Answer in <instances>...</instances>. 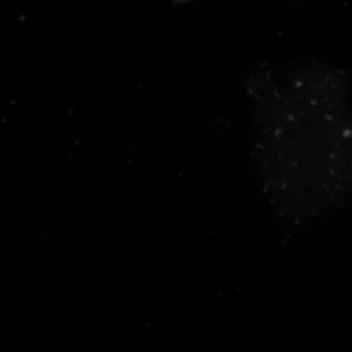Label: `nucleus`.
Here are the masks:
<instances>
[{
  "instance_id": "nucleus-1",
  "label": "nucleus",
  "mask_w": 352,
  "mask_h": 352,
  "mask_svg": "<svg viewBox=\"0 0 352 352\" xmlns=\"http://www.w3.org/2000/svg\"><path fill=\"white\" fill-rule=\"evenodd\" d=\"M176 2H186V0H176Z\"/></svg>"
}]
</instances>
